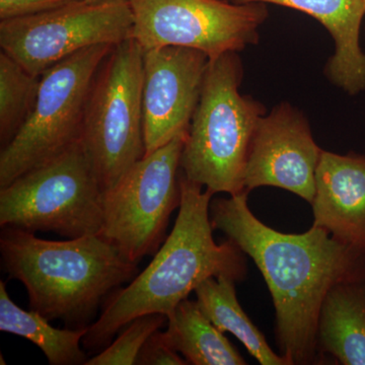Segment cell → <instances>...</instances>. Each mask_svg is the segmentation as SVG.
Returning <instances> with one entry per match:
<instances>
[{
	"mask_svg": "<svg viewBox=\"0 0 365 365\" xmlns=\"http://www.w3.org/2000/svg\"><path fill=\"white\" fill-rule=\"evenodd\" d=\"M248 191L210 204L213 230L249 256L263 275L275 309L281 355L292 365L319 364L317 327L322 304L336 284L365 280V251L336 241L321 227L284 234L252 212Z\"/></svg>",
	"mask_w": 365,
	"mask_h": 365,
	"instance_id": "obj_1",
	"label": "cell"
},
{
	"mask_svg": "<svg viewBox=\"0 0 365 365\" xmlns=\"http://www.w3.org/2000/svg\"><path fill=\"white\" fill-rule=\"evenodd\" d=\"M181 204L175 227L143 272L106 299L100 318L88 326L83 340L88 350L107 347L137 317L168 316L210 277L227 276L235 282L247 276L244 252L234 242L217 244L210 220L211 190L180 175Z\"/></svg>",
	"mask_w": 365,
	"mask_h": 365,
	"instance_id": "obj_2",
	"label": "cell"
},
{
	"mask_svg": "<svg viewBox=\"0 0 365 365\" xmlns=\"http://www.w3.org/2000/svg\"><path fill=\"white\" fill-rule=\"evenodd\" d=\"M0 253L4 271L26 287L32 311L78 328L88 327L103 299L138 274L137 264L100 235L48 241L2 227Z\"/></svg>",
	"mask_w": 365,
	"mask_h": 365,
	"instance_id": "obj_3",
	"label": "cell"
},
{
	"mask_svg": "<svg viewBox=\"0 0 365 365\" xmlns=\"http://www.w3.org/2000/svg\"><path fill=\"white\" fill-rule=\"evenodd\" d=\"M244 68L237 52L209 60L202 91L182 146L180 169L213 193L245 190V170L257 125L266 109L240 93Z\"/></svg>",
	"mask_w": 365,
	"mask_h": 365,
	"instance_id": "obj_4",
	"label": "cell"
},
{
	"mask_svg": "<svg viewBox=\"0 0 365 365\" xmlns=\"http://www.w3.org/2000/svg\"><path fill=\"white\" fill-rule=\"evenodd\" d=\"M81 143L103 191L145 155L143 49L133 38L113 48L86 101Z\"/></svg>",
	"mask_w": 365,
	"mask_h": 365,
	"instance_id": "obj_5",
	"label": "cell"
},
{
	"mask_svg": "<svg viewBox=\"0 0 365 365\" xmlns=\"http://www.w3.org/2000/svg\"><path fill=\"white\" fill-rule=\"evenodd\" d=\"M103 189L81 140L0 189V225L76 239L98 235Z\"/></svg>",
	"mask_w": 365,
	"mask_h": 365,
	"instance_id": "obj_6",
	"label": "cell"
},
{
	"mask_svg": "<svg viewBox=\"0 0 365 365\" xmlns=\"http://www.w3.org/2000/svg\"><path fill=\"white\" fill-rule=\"evenodd\" d=\"M113 45H97L66 57L41 74L32 112L0 153V189L58 157L81 140L91 83Z\"/></svg>",
	"mask_w": 365,
	"mask_h": 365,
	"instance_id": "obj_7",
	"label": "cell"
},
{
	"mask_svg": "<svg viewBox=\"0 0 365 365\" xmlns=\"http://www.w3.org/2000/svg\"><path fill=\"white\" fill-rule=\"evenodd\" d=\"M186 137L145 155L103 191L98 235L137 265L157 253L170 215L181 204L180 160Z\"/></svg>",
	"mask_w": 365,
	"mask_h": 365,
	"instance_id": "obj_8",
	"label": "cell"
},
{
	"mask_svg": "<svg viewBox=\"0 0 365 365\" xmlns=\"http://www.w3.org/2000/svg\"><path fill=\"white\" fill-rule=\"evenodd\" d=\"M131 38L146 50L167 46L192 48L215 60L258 44L268 18L266 4L225 0H129Z\"/></svg>",
	"mask_w": 365,
	"mask_h": 365,
	"instance_id": "obj_9",
	"label": "cell"
},
{
	"mask_svg": "<svg viewBox=\"0 0 365 365\" xmlns=\"http://www.w3.org/2000/svg\"><path fill=\"white\" fill-rule=\"evenodd\" d=\"M133 25L129 0L95 4L81 0L47 13L0 21V46L26 71L41 76L74 53L129 39Z\"/></svg>",
	"mask_w": 365,
	"mask_h": 365,
	"instance_id": "obj_10",
	"label": "cell"
},
{
	"mask_svg": "<svg viewBox=\"0 0 365 365\" xmlns=\"http://www.w3.org/2000/svg\"><path fill=\"white\" fill-rule=\"evenodd\" d=\"M208 63L205 53L192 48L167 46L143 51L145 155L188 134Z\"/></svg>",
	"mask_w": 365,
	"mask_h": 365,
	"instance_id": "obj_11",
	"label": "cell"
},
{
	"mask_svg": "<svg viewBox=\"0 0 365 365\" xmlns=\"http://www.w3.org/2000/svg\"><path fill=\"white\" fill-rule=\"evenodd\" d=\"M322 151L306 116L289 103H280L257 125L245 170V190L250 193L259 187H276L311 204Z\"/></svg>",
	"mask_w": 365,
	"mask_h": 365,
	"instance_id": "obj_12",
	"label": "cell"
},
{
	"mask_svg": "<svg viewBox=\"0 0 365 365\" xmlns=\"http://www.w3.org/2000/svg\"><path fill=\"white\" fill-rule=\"evenodd\" d=\"M311 205L314 227L365 251V155L322 151Z\"/></svg>",
	"mask_w": 365,
	"mask_h": 365,
	"instance_id": "obj_13",
	"label": "cell"
},
{
	"mask_svg": "<svg viewBox=\"0 0 365 365\" xmlns=\"http://www.w3.org/2000/svg\"><path fill=\"white\" fill-rule=\"evenodd\" d=\"M235 4H272L288 7L319 21L335 43L325 74L334 86L350 96L365 91V53L360 47L364 0H234Z\"/></svg>",
	"mask_w": 365,
	"mask_h": 365,
	"instance_id": "obj_14",
	"label": "cell"
},
{
	"mask_svg": "<svg viewBox=\"0 0 365 365\" xmlns=\"http://www.w3.org/2000/svg\"><path fill=\"white\" fill-rule=\"evenodd\" d=\"M317 349L342 365H365V280L338 283L327 294L318 318Z\"/></svg>",
	"mask_w": 365,
	"mask_h": 365,
	"instance_id": "obj_15",
	"label": "cell"
},
{
	"mask_svg": "<svg viewBox=\"0 0 365 365\" xmlns=\"http://www.w3.org/2000/svg\"><path fill=\"white\" fill-rule=\"evenodd\" d=\"M167 319L165 338L188 364H247L225 333L205 316L196 300H182Z\"/></svg>",
	"mask_w": 365,
	"mask_h": 365,
	"instance_id": "obj_16",
	"label": "cell"
},
{
	"mask_svg": "<svg viewBox=\"0 0 365 365\" xmlns=\"http://www.w3.org/2000/svg\"><path fill=\"white\" fill-rule=\"evenodd\" d=\"M196 302L205 316L222 332L232 334L262 365H292L276 354L265 336L254 325L237 300L235 281L227 276L210 277L195 289Z\"/></svg>",
	"mask_w": 365,
	"mask_h": 365,
	"instance_id": "obj_17",
	"label": "cell"
},
{
	"mask_svg": "<svg viewBox=\"0 0 365 365\" xmlns=\"http://www.w3.org/2000/svg\"><path fill=\"white\" fill-rule=\"evenodd\" d=\"M88 327L57 329L37 312L16 306L0 281V331L26 338L39 347L51 365H79L88 361L81 348Z\"/></svg>",
	"mask_w": 365,
	"mask_h": 365,
	"instance_id": "obj_18",
	"label": "cell"
},
{
	"mask_svg": "<svg viewBox=\"0 0 365 365\" xmlns=\"http://www.w3.org/2000/svg\"><path fill=\"white\" fill-rule=\"evenodd\" d=\"M40 78L26 71L6 52H0L1 148L13 140L32 112L39 93Z\"/></svg>",
	"mask_w": 365,
	"mask_h": 365,
	"instance_id": "obj_19",
	"label": "cell"
},
{
	"mask_svg": "<svg viewBox=\"0 0 365 365\" xmlns=\"http://www.w3.org/2000/svg\"><path fill=\"white\" fill-rule=\"evenodd\" d=\"M165 321H168L167 316L163 314L137 317L122 329L116 340L93 359H88L86 365L136 364L137 357L144 343L165 325Z\"/></svg>",
	"mask_w": 365,
	"mask_h": 365,
	"instance_id": "obj_20",
	"label": "cell"
},
{
	"mask_svg": "<svg viewBox=\"0 0 365 365\" xmlns=\"http://www.w3.org/2000/svg\"><path fill=\"white\" fill-rule=\"evenodd\" d=\"M136 364L138 365H186L188 362L170 346L165 331H155L144 343Z\"/></svg>",
	"mask_w": 365,
	"mask_h": 365,
	"instance_id": "obj_21",
	"label": "cell"
},
{
	"mask_svg": "<svg viewBox=\"0 0 365 365\" xmlns=\"http://www.w3.org/2000/svg\"><path fill=\"white\" fill-rule=\"evenodd\" d=\"M81 0H0V21L35 16Z\"/></svg>",
	"mask_w": 365,
	"mask_h": 365,
	"instance_id": "obj_22",
	"label": "cell"
},
{
	"mask_svg": "<svg viewBox=\"0 0 365 365\" xmlns=\"http://www.w3.org/2000/svg\"><path fill=\"white\" fill-rule=\"evenodd\" d=\"M83 1L86 2V4H102V2L106 1H112V0H83Z\"/></svg>",
	"mask_w": 365,
	"mask_h": 365,
	"instance_id": "obj_23",
	"label": "cell"
},
{
	"mask_svg": "<svg viewBox=\"0 0 365 365\" xmlns=\"http://www.w3.org/2000/svg\"><path fill=\"white\" fill-rule=\"evenodd\" d=\"M1 364H6V361H4V359H2V354H1Z\"/></svg>",
	"mask_w": 365,
	"mask_h": 365,
	"instance_id": "obj_24",
	"label": "cell"
},
{
	"mask_svg": "<svg viewBox=\"0 0 365 365\" xmlns=\"http://www.w3.org/2000/svg\"><path fill=\"white\" fill-rule=\"evenodd\" d=\"M364 1H365V0H364Z\"/></svg>",
	"mask_w": 365,
	"mask_h": 365,
	"instance_id": "obj_25",
	"label": "cell"
}]
</instances>
